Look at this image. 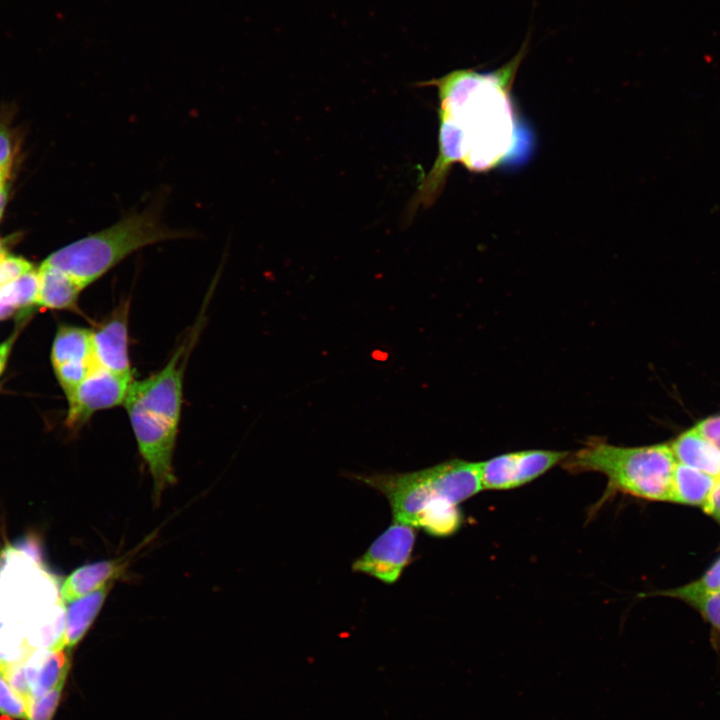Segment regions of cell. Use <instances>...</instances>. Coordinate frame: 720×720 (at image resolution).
Masks as SVG:
<instances>
[{"label":"cell","instance_id":"2e32d148","mask_svg":"<svg viewBox=\"0 0 720 720\" xmlns=\"http://www.w3.org/2000/svg\"><path fill=\"white\" fill-rule=\"evenodd\" d=\"M51 360L53 367L71 364L96 366L92 350V330L61 326L53 342Z\"/></svg>","mask_w":720,"mask_h":720},{"label":"cell","instance_id":"83f0119b","mask_svg":"<svg viewBox=\"0 0 720 720\" xmlns=\"http://www.w3.org/2000/svg\"><path fill=\"white\" fill-rule=\"evenodd\" d=\"M15 340V335H12L9 339H7L5 342L0 344V375L3 372L12 344Z\"/></svg>","mask_w":720,"mask_h":720},{"label":"cell","instance_id":"3957f363","mask_svg":"<svg viewBox=\"0 0 720 720\" xmlns=\"http://www.w3.org/2000/svg\"><path fill=\"white\" fill-rule=\"evenodd\" d=\"M356 478L382 493L393 519L447 537L461 527L458 505L482 490L479 462L452 459L406 473H376Z\"/></svg>","mask_w":720,"mask_h":720},{"label":"cell","instance_id":"5b68a950","mask_svg":"<svg viewBox=\"0 0 720 720\" xmlns=\"http://www.w3.org/2000/svg\"><path fill=\"white\" fill-rule=\"evenodd\" d=\"M676 463L671 447L666 444L622 447L592 437L582 448L569 453L561 464L570 473L603 474L608 484L599 503L604 504L617 493L652 501H672Z\"/></svg>","mask_w":720,"mask_h":720},{"label":"cell","instance_id":"6da1fadb","mask_svg":"<svg viewBox=\"0 0 720 720\" xmlns=\"http://www.w3.org/2000/svg\"><path fill=\"white\" fill-rule=\"evenodd\" d=\"M528 48L525 41L509 61L495 70L458 69L423 83L438 90L439 151L411 208L430 206L439 197L455 163L482 173L519 154L526 136L522 134L512 90Z\"/></svg>","mask_w":720,"mask_h":720},{"label":"cell","instance_id":"7c38bea8","mask_svg":"<svg viewBox=\"0 0 720 720\" xmlns=\"http://www.w3.org/2000/svg\"><path fill=\"white\" fill-rule=\"evenodd\" d=\"M127 564V557H123L97 561L77 568L64 580L60 588L62 600L71 602L115 582V579L124 573Z\"/></svg>","mask_w":720,"mask_h":720},{"label":"cell","instance_id":"4dcf8cb0","mask_svg":"<svg viewBox=\"0 0 720 720\" xmlns=\"http://www.w3.org/2000/svg\"><path fill=\"white\" fill-rule=\"evenodd\" d=\"M5 185H6L5 183L0 182V190L4 189Z\"/></svg>","mask_w":720,"mask_h":720},{"label":"cell","instance_id":"44dd1931","mask_svg":"<svg viewBox=\"0 0 720 720\" xmlns=\"http://www.w3.org/2000/svg\"><path fill=\"white\" fill-rule=\"evenodd\" d=\"M64 684L60 683L40 697L33 698L28 704L26 720H52L59 705Z\"/></svg>","mask_w":720,"mask_h":720},{"label":"cell","instance_id":"4316f807","mask_svg":"<svg viewBox=\"0 0 720 720\" xmlns=\"http://www.w3.org/2000/svg\"><path fill=\"white\" fill-rule=\"evenodd\" d=\"M703 508L707 514L720 523V477L717 478Z\"/></svg>","mask_w":720,"mask_h":720},{"label":"cell","instance_id":"603a6c76","mask_svg":"<svg viewBox=\"0 0 720 720\" xmlns=\"http://www.w3.org/2000/svg\"><path fill=\"white\" fill-rule=\"evenodd\" d=\"M33 269L22 257L6 256L0 261V286L10 283Z\"/></svg>","mask_w":720,"mask_h":720},{"label":"cell","instance_id":"484cf974","mask_svg":"<svg viewBox=\"0 0 720 720\" xmlns=\"http://www.w3.org/2000/svg\"><path fill=\"white\" fill-rule=\"evenodd\" d=\"M695 429L720 450V416L700 422Z\"/></svg>","mask_w":720,"mask_h":720},{"label":"cell","instance_id":"8992f818","mask_svg":"<svg viewBox=\"0 0 720 720\" xmlns=\"http://www.w3.org/2000/svg\"><path fill=\"white\" fill-rule=\"evenodd\" d=\"M569 453L529 449L501 454L479 462L482 488L510 490L521 487L562 463Z\"/></svg>","mask_w":720,"mask_h":720},{"label":"cell","instance_id":"4fadbf2b","mask_svg":"<svg viewBox=\"0 0 720 720\" xmlns=\"http://www.w3.org/2000/svg\"><path fill=\"white\" fill-rule=\"evenodd\" d=\"M114 582H110L100 589L68 602L66 608V627L64 647L71 651L87 633L99 614Z\"/></svg>","mask_w":720,"mask_h":720},{"label":"cell","instance_id":"7402d4cb","mask_svg":"<svg viewBox=\"0 0 720 720\" xmlns=\"http://www.w3.org/2000/svg\"><path fill=\"white\" fill-rule=\"evenodd\" d=\"M27 712L28 705L26 701L13 690L0 673V714L26 720Z\"/></svg>","mask_w":720,"mask_h":720},{"label":"cell","instance_id":"30bf717a","mask_svg":"<svg viewBox=\"0 0 720 720\" xmlns=\"http://www.w3.org/2000/svg\"><path fill=\"white\" fill-rule=\"evenodd\" d=\"M32 699L65 682L71 667L70 650L32 649L23 659Z\"/></svg>","mask_w":720,"mask_h":720},{"label":"cell","instance_id":"d4e9b609","mask_svg":"<svg viewBox=\"0 0 720 720\" xmlns=\"http://www.w3.org/2000/svg\"><path fill=\"white\" fill-rule=\"evenodd\" d=\"M13 159L12 143L8 132L0 127V182L8 179Z\"/></svg>","mask_w":720,"mask_h":720},{"label":"cell","instance_id":"9a60e30c","mask_svg":"<svg viewBox=\"0 0 720 720\" xmlns=\"http://www.w3.org/2000/svg\"><path fill=\"white\" fill-rule=\"evenodd\" d=\"M39 293L36 305L50 309H73L83 288L63 272L42 262L38 269Z\"/></svg>","mask_w":720,"mask_h":720},{"label":"cell","instance_id":"e0dca14e","mask_svg":"<svg viewBox=\"0 0 720 720\" xmlns=\"http://www.w3.org/2000/svg\"><path fill=\"white\" fill-rule=\"evenodd\" d=\"M715 482L716 478L705 472L676 463L672 482V501L704 506Z\"/></svg>","mask_w":720,"mask_h":720},{"label":"cell","instance_id":"ac0fdd59","mask_svg":"<svg viewBox=\"0 0 720 720\" xmlns=\"http://www.w3.org/2000/svg\"><path fill=\"white\" fill-rule=\"evenodd\" d=\"M31 650L21 623L16 620H8L0 624V666L2 670L10 664L23 660Z\"/></svg>","mask_w":720,"mask_h":720},{"label":"cell","instance_id":"d6986e66","mask_svg":"<svg viewBox=\"0 0 720 720\" xmlns=\"http://www.w3.org/2000/svg\"><path fill=\"white\" fill-rule=\"evenodd\" d=\"M39 285L38 270L32 269L18 279L0 286V300L16 310L36 305Z\"/></svg>","mask_w":720,"mask_h":720},{"label":"cell","instance_id":"f546056e","mask_svg":"<svg viewBox=\"0 0 720 720\" xmlns=\"http://www.w3.org/2000/svg\"><path fill=\"white\" fill-rule=\"evenodd\" d=\"M7 256V249L4 244L0 241V261Z\"/></svg>","mask_w":720,"mask_h":720},{"label":"cell","instance_id":"7a4b0ae2","mask_svg":"<svg viewBox=\"0 0 720 720\" xmlns=\"http://www.w3.org/2000/svg\"><path fill=\"white\" fill-rule=\"evenodd\" d=\"M202 323L201 316L161 370L132 381L123 404L152 476L156 500L176 481L172 459L183 403V378Z\"/></svg>","mask_w":720,"mask_h":720},{"label":"cell","instance_id":"f1b7e54d","mask_svg":"<svg viewBox=\"0 0 720 720\" xmlns=\"http://www.w3.org/2000/svg\"><path fill=\"white\" fill-rule=\"evenodd\" d=\"M7 193L6 189L0 190V218L3 214L5 203H6Z\"/></svg>","mask_w":720,"mask_h":720},{"label":"cell","instance_id":"8fae6325","mask_svg":"<svg viewBox=\"0 0 720 720\" xmlns=\"http://www.w3.org/2000/svg\"><path fill=\"white\" fill-rule=\"evenodd\" d=\"M63 600L45 604L28 614L21 623L32 649L57 650L64 647L66 608Z\"/></svg>","mask_w":720,"mask_h":720},{"label":"cell","instance_id":"52a82bcc","mask_svg":"<svg viewBox=\"0 0 720 720\" xmlns=\"http://www.w3.org/2000/svg\"><path fill=\"white\" fill-rule=\"evenodd\" d=\"M415 539V527L394 521L354 561L352 569L386 584H393L409 564Z\"/></svg>","mask_w":720,"mask_h":720},{"label":"cell","instance_id":"5bb4252c","mask_svg":"<svg viewBox=\"0 0 720 720\" xmlns=\"http://www.w3.org/2000/svg\"><path fill=\"white\" fill-rule=\"evenodd\" d=\"M670 447L681 464L720 477V450L695 428L680 435Z\"/></svg>","mask_w":720,"mask_h":720},{"label":"cell","instance_id":"9c48e42d","mask_svg":"<svg viewBox=\"0 0 720 720\" xmlns=\"http://www.w3.org/2000/svg\"><path fill=\"white\" fill-rule=\"evenodd\" d=\"M128 316L129 302L126 301L92 330V350L97 367L133 378L129 357Z\"/></svg>","mask_w":720,"mask_h":720},{"label":"cell","instance_id":"ba28073f","mask_svg":"<svg viewBox=\"0 0 720 720\" xmlns=\"http://www.w3.org/2000/svg\"><path fill=\"white\" fill-rule=\"evenodd\" d=\"M132 381L133 378L95 367L67 396L69 406L66 426L77 431L94 413L124 404Z\"/></svg>","mask_w":720,"mask_h":720},{"label":"cell","instance_id":"ffe728a7","mask_svg":"<svg viewBox=\"0 0 720 720\" xmlns=\"http://www.w3.org/2000/svg\"><path fill=\"white\" fill-rule=\"evenodd\" d=\"M718 591H720V557L712 564L704 575L696 581L682 587L663 591L660 594L679 598L691 603L698 598Z\"/></svg>","mask_w":720,"mask_h":720},{"label":"cell","instance_id":"cb8c5ba5","mask_svg":"<svg viewBox=\"0 0 720 720\" xmlns=\"http://www.w3.org/2000/svg\"><path fill=\"white\" fill-rule=\"evenodd\" d=\"M690 604L720 633V591L698 598Z\"/></svg>","mask_w":720,"mask_h":720},{"label":"cell","instance_id":"1f68e13d","mask_svg":"<svg viewBox=\"0 0 720 720\" xmlns=\"http://www.w3.org/2000/svg\"><path fill=\"white\" fill-rule=\"evenodd\" d=\"M1 672H2V668H1V666H0V673H1Z\"/></svg>","mask_w":720,"mask_h":720},{"label":"cell","instance_id":"277c9868","mask_svg":"<svg viewBox=\"0 0 720 720\" xmlns=\"http://www.w3.org/2000/svg\"><path fill=\"white\" fill-rule=\"evenodd\" d=\"M161 202L156 199L141 211L127 213L116 223L55 251L43 262L85 289L141 248L191 236L161 221Z\"/></svg>","mask_w":720,"mask_h":720}]
</instances>
